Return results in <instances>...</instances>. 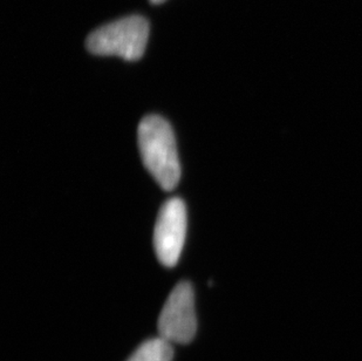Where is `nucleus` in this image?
Listing matches in <instances>:
<instances>
[{"mask_svg":"<svg viewBox=\"0 0 362 361\" xmlns=\"http://www.w3.org/2000/svg\"><path fill=\"white\" fill-rule=\"evenodd\" d=\"M137 140L149 174L163 190L175 189L181 178V166L170 123L162 116H144L139 125Z\"/></svg>","mask_w":362,"mask_h":361,"instance_id":"obj_1","label":"nucleus"},{"mask_svg":"<svg viewBox=\"0 0 362 361\" xmlns=\"http://www.w3.org/2000/svg\"><path fill=\"white\" fill-rule=\"evenodd\" d=\"M149 38V23L139 14L96 28L86 40L92 55H115L127 62L142 58Z\"/></svg>","mask_w":362,"mask_h":361,"instance_id":"obj_2","label":"nucleus"},{"mask_svg":"<svg viewBox=\"0 0 362 361\" xmlns=\"http://www.w3.org/2000/svg\"><path fill=\"white\" fill-rule=\"evenodd\" d=\"M160 337L176 344H188L195 338L197 319L192 284L178 283L168 297L158 323Z\"/></svg>","mask_w":362,"mask_h":361,"instance_id":"obj_3","label":"nucleus"},{"mask_svg":"<svg viewBox=\"0 0 362 361\" xmlns=\"http://www.w3.org/2000/svg\"><path fill=\"white\" fill-rule=\"evenodd\" d=\"M187 235V209L181 198H169L158 212L154 230V249L158 259L173 268L180 259Z\"/></svg>","mask_w":362,"mask_h":361,"instance_id":"obj_4","label":"nucleus"},{"mask_svg":"<svg viewBox=\"0 0 362 361\" xmlns=\"http://www.w3.org/2000/svg\"><path fill=\"white\" fill-rule=\"evenodd\" d=\"M174 348L170 341L158 337L144 341L127 361H173Z\"/></svg>","mask_w":362,"mask_h":361,"instance_id":"obj_5","label":"nucleus"},{"mask_svg":"<svg viewBox=\"0 0 362 361\" xmlns=\"http://www.w3.org/2000/svg\"><path fill=\"white\" fill-rule=\"evenodd\" d=\"M151 4H155V5H158V4H162L165 1V0H149Z\"/></svg>","mask_w":362,"mask_h":361,"instance_id":"obj_6","label":"nucleus"}]
</instances>
